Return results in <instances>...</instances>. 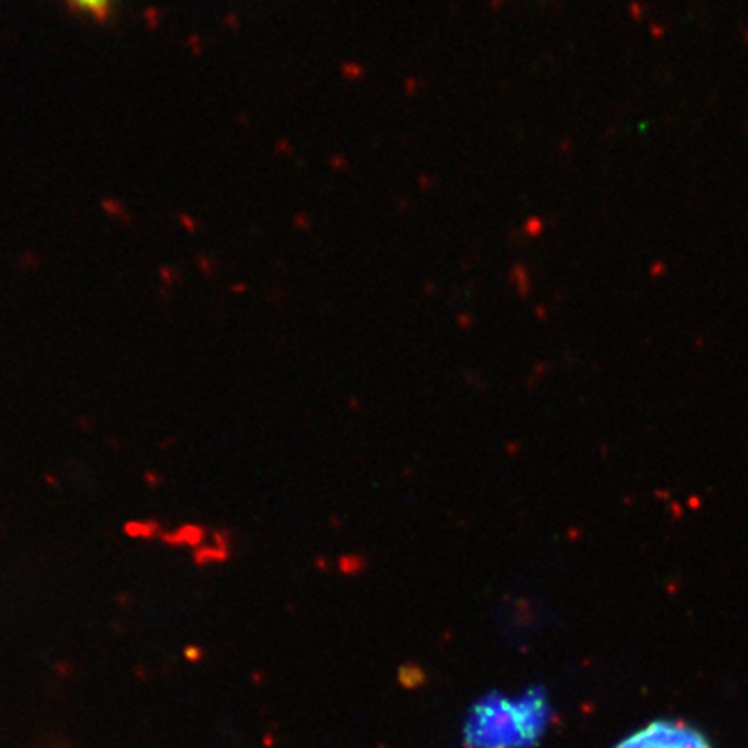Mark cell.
Segmentation results:
<instances>
[{
    "label": "cell",
    "mask_w": 748,
    "mask_h": 748,
    "mask_svg": "<svg viewBox=\"0 0 748 748\" xmlns=\"http://www.w3.org/2000/svg\"><path fill=\"white\" fill-rule=\"evenodd\" d=\"M68 4L72 6L73 11L83 12L97 21H103L110 16L113 0H68Z\"/></svg>",
    "instance_id": "3957f363"
},
{
    "label": "cell",
    "mask_w": 748,
    "mask_h": 748,
    "mask_svg": "<svg viewBox=\"0 0 748 748\" xmlns=\"http://www.w3.org/2000/svg\"><path fill=\"white\" fill-rule=\"evenodd\" d=\"M616 748H710V745L692 727L658 720L625 738Z\"/></svg>",
    "instance_id": "7a4b0ae2"
},
{
    "label": "cell",
    "mask_w": 748,
    "mask_h": 748,
    "mask_svg": "<svg viewBox=\"0 0 748 748\" xmlns=\"http://www.w3.org/2000/svg\"><path fill=\"white\" fill-rule=\"evenodd\" d=\"M535 705L527 700L484 696L471 707L464 723L468 748H518L535 733Z\"/></svg>",
    "instance_id": "6da1fadb"
}]
</instances>
